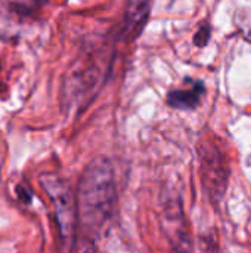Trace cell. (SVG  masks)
<instances>
[{"mask_svg": "<svg viewBox=\"0 0 251 253\" xmlns=\"http://www.w3.org/2000/svg\"><path fill=\"white\" fill-rule=\"evenodd\" d=\"M151 10L149 1H132L127 4L124 12L123 22L118 27V39L120 40H130L132 37L138 36L141 30L145 27Z\"/></svg>", "mask_w": 251, "mask_h": 253, "instance_id": "5b68a950", "label": "cell"}, {"mask_svg": "<svg viewBox=\"0 0 251 253\" xmlns=\"http://www.w3.org/2000/svg\"><path fill=\"white\" fill-rule=\"evenodd\" d=\"M111 61V56L99 49L84 55L70 68L61 90L62 107L68 114H80L95 99L107 79Z\"/></svg>", "mask_w": 251, "mask_h": 253, "instance_id": "7a4b0ae2", "label": "cell"}, {"mask_svg": "<svg viewBox=\"0 0 251 253\" xmlns=\"http://www.w3.org/2000/svg\"><path fill=\"white\" fill-rule=\"evenodd\" d=\"M38 6L40 3L36 1L0 3V39L15 37L22 24L38 9Z\"/></svg>", "mask_w": 251, "mask_h": 253, "instance_id": "277c9868", "label": "cell"}, {"mask_svg": "<svg viewBox=\"0 0 251 253\" xmlns=\"http://www.w3.org/2000/svg\"><path fill=\"white\" fill-rule=\"evenodd\" d=\"M40 184L44 193L52 200L62 240H72L77 227V202L70 182L61 175L43 173L40 176Z\"/></svg>", "mask_w": 251, "mask_h": 253, "instance_id": "3957f363", "label": "cell"}, {"mask_svg": "<svg viewBox=\"0 0 251 253\" xmlns=\"http://www.w3.org/2000/svg\"><path fill=\"white\" fill-rule=\"evenodd\" d=\"M203 159V170H204V179H209V187L212 188L210 191L216 193L220 196L225 191V184H226V173H223V163H222V156L216 151H207L201 154Z\"/></svg>", "mask_w": 251, "mask_h": 253, "instance_id": "8992f818", "label": "cell"}, {"mask_svg": "<svg viewBox=\"0 0 251 253\" xmlns=\"http://www.w3.org/2000/svg\"><path fill=\"white\" fill-rule=\"evenodd\" d=\"M209 39H210V25L204 24V25H201L200 30L195 33L194 43H195L197 46H200V47H204V46L207 44Z\"/></svg>", "mask_w": 251, "mask_h": 253, "instance_id": "ba28073f", "label": "cell"}, {"mask_svg": "<svg viewBox=\"0 0 251 253\" xmlns=\"http://www.w3.org/2000/svg\"><path fill=\"white\" fill-rule=\"evenodd\" d=\"M72 253H96V249L90 240L83 239L72 246Z\"/></svg>", "mask_w": 251, "mask_h": 253, "instance_id": "9c48e42d", "label": "cell"}, {"mask_svg": "<svg viewBox=\"0 0 251 253\" xmlns=\"http://www.w3.org/2000/svg\"><path fill=\"white\" fill-rule=\"evenodd\" d=\"M117 182L112 165L105 157H98L84 169L75 194L77 221L92 234L104 233L114 218L117 208Z\"/></svg>", "mask_w": 251, "mask_h": 253, "instance_id": "6da1fadb", "label": "cell"}, {"mask_svg": "<svg viewBox=\"0 0 251 253\" xmlns=\"http://www.w3.org/2000/svg\"><path fill=\"white\" fill-rule=\"evenodd\" d=\"M204 92H206V87L203 82H192L191 86L186 89L172 90L167 95V102L170 107L178 108V110H192L200 104Z\"/></svg>", "mask_w": 251, "mask_h": 253, "instance_id": "52a82bcc", "label": "cell"}, {"mask_svg": "<svg viewBox=\"0 0 251 253\" xmlns=\"http://www.w3.org/2000/svg\"><path fill=\"white\" fill-rule=\"evenodd\" d=\"M18 196L21 197V200L22 202H30L31 200V196H30V193L27 191V188H18Z\"/></svg>", "mask_w": 251, "mask_h": 253, "instance_id": "30bf717a", "label": "cell"}]
</instances>
